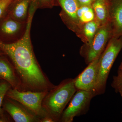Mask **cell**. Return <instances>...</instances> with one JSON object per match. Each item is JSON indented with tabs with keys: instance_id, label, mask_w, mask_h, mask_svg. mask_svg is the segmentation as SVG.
<instances>
[{
	"instance_id": "6da1fadb",
	"label": "cell",
	"mask_w": 122,
	"mask_h": 122,
	"mask_svg": "<svg viewBox=\"0 0 122 122\" xmlns=\"http://www.w3.org/2000/svg\"><path fill=\"white\" fill-rule=\"evenodd\" d=\"M35 9L29 11L24 35L17 41L5 43L0 40V50L10 59L22 87L30 91H49L55 86L42 72L33 51L30 32Z\"/></svg>"
},
{
	"instance_id": "7a4b0ae2",
	"label": "cell",
	"mask_w": 122,
	"mask_h": 122,
	"mask_svg": "<svg viewBox=\"0 0 122 122\" xmlns=\"http://www.w3.org/2000/svg\"><path fill=\"white\" fill-rule=\"evenodd\" d=\"M76 91L74 79L64 80L48 92L42 102L43 107L56 122L59 121L64 109Z\"/></svg>"
},
{
	"instance_id": "3957f363",
	"label": "cell",
	"mask_w": 122,
	"mask_h": 122,
	"mask_svg": "<svg viewBox=\"0 0 122 122\" xmlns=\"http://www.w3.org/2000/svg\"><path fill=\"white\" fill-rule=\"evenodd\" d=\"M122 49V36L119 38L112 37L99 57L98 75L95 89L96 96L105 93L110 71Z\"/></svg>"
},
{
	"instance_id": "277c9868",
	"label": "cell",
	"mask_w": 122,
	"mask_h": 122,
	"mask_svg": "<svg viewBox=\"0 0 122 122\" xmlns=\"http://www.w3.org/2000/svg\"><path fill=\"white\" fill-rule=\"evenodd\" d=\"M48 92H23L11 87L6 96L16 101L38 117L42 118L50 115L42 106L43 100Z\"/></svg>"
},
{
	"instance_id": "5b68a950",
	"label": "cell",
	"mask_w": 122,
	"mask_h": 122,
	"mask_svg": "<svg viewBox=\"0 0 122 122\" xmlns=\"http://www.w3.org/2000/svg\"><path fill=\"white\" fill-rule=\"evenodd\" d=\"M95 96L92 92L77 91L68 107L63 111L60 120L63 122H72L75 117L85 114L89 107L92 99Z\"/></svg>"
},
{
	"instance_id": "8992f818",
	"label": "cell",
	"mask_w": 122,
	"mask_h": 122,
	"mask_svg": "<svg viewBox=\"0 0 122 122\" xmlns=\"http://www.w3.org/2000/svg\"><path fill=\"white\" fill-rule=\"evenodd\" d=\"M112 37L113 30L110 21L99 27L84 52L86 63L89 64L99 57L107 43Z\"/></svg>"
},
{
	"instance_id": "52a82bcc",
	"label": "cell",
	"mask_w": 122,
	"mask_h": 122,
	"mask_svg": "<svg viewBox=\"0 0 122 122\" xmlns=\"http://www.w3.org/2000/svg\"><path fill=\"white\" fill-rule=\"evenodd\" d=\"M99 58L89 63L87 67L74 79L77 91L81 90L92 92L96 96L95 89L98 75Z\"/></svg>"
},
{
	"instance_id": "ba28073f",
	"label": "cell",
	"mask_w": 122,
	"mask_h": 122,
	"mask_svg": "<svg viewBox=\"0 0 122 122\" xmlns=\"http://www.w3.org/2000/svg\"><path fill=\"white\" fill-rule=\"evenodd\" d=\"M2 108L16 122H40L36 116L19 105L15 100L5 96L2 104Z\"/></svg>"
},
{
	"instance_id": "9c48e42d",
	"label": "cell",
	"mask_w": 122,
	"mask_h": 122,
	"mask_svg": "<svg viewBox=\"0 0 122 122\" xmlns=\"http://www.w3.org/2000/svg\"><path fill=\"white\" fill-rule=\"evenodd\" d=\"M109 12L113 37H120L122 36V0H110Z\"/></svg>"
},
{
	"instance_id": "30bf717a",
	"label": "cell",
	"mask_w": 122,
	"mask_h": 122,
	"mask_svg": "<svg viewBox=\"0 0 122 122\" xmlns=\"http://www.w3.org/2000/svg\"><path fill=\"white\" fill-rule=\"evenodd\" d=\"M4 55H0V78L8 82L12 88L21 91L22 86L15 68Z\"/></svg>"
},
{
	"instance_id": "8fae6325",
	"label": "cell",
	"mask_w": 122,
	"mask_h": 122,
	"mask_svg": "<svg viewBox=\"0 0 122 122\" xmlns=\"http://www.w3.org/2000/svg\"><path fill=\"white\" fill-rule=\"evenodd\" d=\"M31 1L32 0H14L15 2L9 11L8 15L22 22L27 19Z\"/></svg>"
},
{
	"instance_id": "7c38bea8",
	"label": "cell",
	"mask_w": 122,
	"mask_h": 122,
	"mask_svg": "<svg viewBox=\"0 0 122 122\" xmlns=\"http://www.w3.org/2000/svg\"><path fill=\"white\" fill-rule=\"evenodd\" d=\"M109 0H95L92 5L96 20L103 25L109 21Z\"/></svg>"
},
{
	"instance_id": "4fadbf2b",
	"label": "cell",
	"mask_w": 122,
	"mask_h": 122,
	"mask_svg": "<svg viewBox=\"0 0 122 122\" xmlns=\"http://www.w3.org/2000/svg\"><path fill=\"white\" fill-rule=\"evenodd\" d=\"M0 22V33L5 36H12L16 35L21 28V22L7 15Z\"/></svg>"
},
{
	"instance_id": "5bb4252c",
	"label": "cell",
	"mask_w": 122,
	"mask_h": 122,
	"mask_svg": "<svg viewBox=\"0 0 122 122\" xmlns=\"http://www.w3.org/2000/svg\"><path fill=\"white\" fill-rule=\"evenodd\" d=\"M65 12L74 21L78 20L77 11L80 6L77 0H58Z\"/></svg>"
},
{
	"instance_id": "9a60e30c",
	"label": "cell",
	"mask_w": 122,
	"mask_h": 122,
	"mask_svg": "<svg viewBox=\"0 0 122 122\" xmlns=\"http://www.w3.org/2000/svg\"><path fill=\"white\" fill-rule=\"evenodd\" d=\"M77 15L78 20L85 24L94 20L95 17L91 5H81L77 11Z\"/></svg>"
},
{
	"instance_id": "2e32d148",
	"label": "cell",
	"mask_w": 122,
	"mask_h": 122,
	"mask_svg": "<svg viewBox=\"0 0 122 122\" xmlns=\"http://www.w3.org/2000/svg\"><path fill=\"white\" fill-rule=\"evenodd\" d=\"M100 25L98 21L94 20L85 24L83 28V32L88 41V45L91 42L100 27Z\"/></svg>"
},
{
	"instance_id": "e0dca14e",
	"label": "cell",
	"mask_w": 122,
	"mask_h": 122,
	"mask_svg": "<svg viewBox=\"0 0 122 122\" xmlns=\"http://www.w3.org/2000/svg\"><path fill=\"white\" fill-rule=\"evenodd\" d=\"M11 87L8 82L3 79H0V114L5 111L2 107V103L7 92Z\"/></svg>"
},
{
	"instance_id": "ac0fdd59",
	"label": "cell",
	"mask_w": 122,
	"mask_h": 122,
	"mask_svg": "<svg viewBox=\"0 0 122 122\" xmlns=\"http://www.w3.org/2000/svg\"><path fill=\"white\" fill-rule=\"evenodd\" d=\"M112 86L116 92L120 90H122V71L118 69L117 75L114 76Z\"/></svg>"
},
{
	"instance_id": "d6986e66",
	"label": "cell",
	"mask_w": 122,
	"mask_h": 122,
	"mask_svg": "<svg viewBox=\"0 0 122 122\" xmlns=\"http://www.w3.org/2000/svg\"><path fill=\"white\" fill-rule=\"evenodd\" d=\"M14 0H0V21Z\"/></svg>"
},
{
	"instance_id": "ffe728a7",
	"label": "cell",
	"mask_w": 122,
	"mask_h": 122,
	"mask_svg": "<svg viewBox=\"0 0 122 122\" xmlns=\"http://www.w3.org/2000/svg\"><path fill=\"white\" fill-rule=\"evenodd\" d=\"M6 112L4 111L0 114V122H10V119L6 114Z\"/></svg>"
},
{
	"instance_id": "44dd1931",
	"label": "cell",
	"mask_w": 122,
	"mask_h": 122,
	"mask_svg": "<svg viewBox=\"0 0 122 122\" xmlns=\"http://www.w3.org/2000/svg\"><path fill=\"white\" fill-rule=\"evenodd\" d=\"M95 0H77L81 5H91Z\"/></svg>"
},
{
	"instance_id": "7402d4cb",
	"label": "cell",
	"mask_w": 122,
	"mask_h": 122,
	"mask_svg": "<svg viewBox=\"0 0 122 122\" xmlns=\"http://www.w3.org/2000/svg\"><path fill=\"white\" fill-rule=\"evenodd\" d=\"M40 122H53L56 121L50 115L46 116L40 119Z\"/></svg>"
},
{
	"instance_id": "603a6c76",
	"label": "cell",
	"mask_w": 122,
	"mask_h": 122,
	"mask_svg": "<svg viewBox=\"0 0 122 122\" xmlns=\"http://www.w3.org/2000/svg\"><path fill=\"white\" fill-rule=\"evenodd\" d=\"M39 0L43 4H49L51 2L52 0Z\"/></svg>"
},
{
	"instance_id": "cb8c5ba5",
	"label": "cell",
	"mask_w": 122,
	"mask_h": 122,
	"mask_svg": "<svg viewBox=\"0 0 122 122\" xmlns=\"http://www.w3.org/2000/svg\"><path fill=\"white\" fill-rule=\"evenodd\" d=\"M117 93H120L122 98V90H120L118 91Z\"/></svg>"
},
{
	"instance_id": "d4e9b609",
	"label": "cell",
	"mask_w": 122,
	"mask_h": 122,
	"mask_svg": "<svg viewBox=\"0 0 122 122\" xmlns=\"http://www.w3.org/2000/svg\"><path fill=\"white\" fill-rule=\"evenodd\" d=\"M119 69L121 70L122 71V63H121V64H120V66H119Z\"/></svg>"
},
{
	"instance_id": "484cf974",
	"label": "cell",
	"mask_w": 122,
	"mask_h": 122,
	"mask_svg": "<svg viewBox=\"0 0 122 122\" xmlns=\"http://www.w3.org/2000/svg\"><path fill=\"white\" fill-rule=\"evenodd\" d=\"M5 55L4 54V53L2 51H1L0 50V55Z\"/></svg>"
},
{
	"instance_id": "4316f807",
	"label": "cell",
	"mask_w": 122,
	"mask_h": 122,
	"mask_svg": "<svg viewBox=\"0 0 122 122\" xmlns=\"http://www.w3.org/2000/svg\"><path fill=\"white\" fill-rule=\"evenodd\" d=\"M0 79H1L0 78Z\"/></svg>"
},
{
	"instance_id": "83f0119b",
	"label": "cell",
	"mask_w": 122,
	"mask_h": 122,
	"mask_svg": "<svg viewBox=\"0 0 122 122\" xmlns=\"http://www.w3.org/2000/svg\"></svg>"
}]
</instances>
